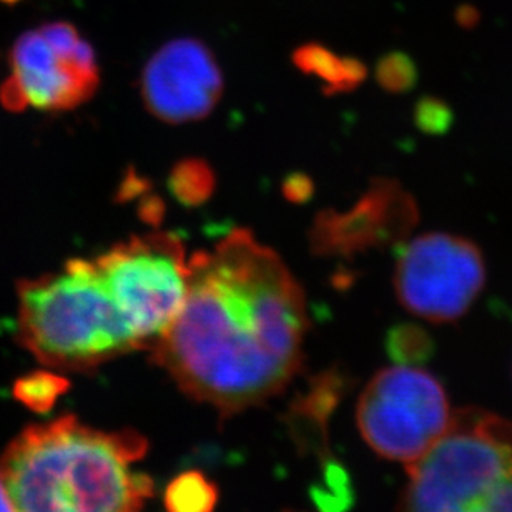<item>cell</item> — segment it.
I'll list each match as a JSON object with an SVG mask.
<instances>
[{
	"label": "cell",
	"mask_w": 512,
	"mask_h": 512,
	"mask_svg": "<svg viewBox=\"0 0 512 512\" xmlns=\"http://www.w3.org/2000/svg\"><path fill=\"white\" fill-rule=\"evenodd\" d=\"M0 2H4V4H15V2H20V0H0Z\"/></svg>",
	"instance_id": "44dd1931"
},
{
	"label": "cell",
	"mask_w": 512,
	"mask_h": 512,
	"mask_svg": "<svg viewBox=\"0 0 512 512\" xmlns=\"http://www.w3.org/2000/svg\"><path fill=\"white\" fill-rule=\"evenodd\" d=\"M444 114H446V110L443 109V105L428 100L424 107H419V122L426 125L428 130H441L443 125L448 122Z\"/></svg>",
	"instance_id": "d6986e66"
},
{
	"label": "cell",
	"mask_w": 512,
	"mask_h": 512,
	"mask_svg": "<svg viewBox=\"0 0 512 512\" xmlns=\"http://www.w3.org/2000/svg\"><path fill=\"white\" fill-rule=\"evenodd\" d=\"M486 285L483 252L468 238L424 233L399 250L394 290L413 315L431 323L463 318Z\"/></svg>",
	"instance_id": "52a82bcc"
},
{
	"label": "cell",
	"mask_w": 512,
	"mask_h": 512,
	"mask_svg": "<svg viewBox=\"0 0 512 512\" xmlns=\"http://www.w3.org/2000/svg\"><path fill=\"white\" fill-rule=\"evenodd\" d=\"M431 341L423 330L416 326H398L389 335V353L394 360L409 363L428 358Z\"/></svg>",
	"instance_id": "9a60e30c"
},
{
	"label": "cell",
	"mask_w": 512,
	"mask_h": 512,
	"mask_svg": "<svg viewBox=\"0 0 512 512\" xmlns=\"http://www.w3.org/2000/svg\"><path fill=\"white\" fill-rule=\"evenodd\" d=\"M140 92L155 119L175 125L197 122L205 119L222 97V70L200 40H172L148 60Z\"/></svg>",
	"instance_id": "ba28073f"
},
{
	"label": "cell",
	"mask_w": 512,
	"mask_h": 512,
	"mask_svg": "<svg viewBox=\"0 0 512 512\" xmlns=\"http://www.w3.org/2000/svg\"><path fill=\"white\" fill-rule=\"evenodd\" d=\"M295 64L336 90L353 89L365 79V67L358 60L343 59L318 44L303 45L296 50Z\"/></svg>",
	"instance_id": "8fae6325"
},
{
	"label": "cell",
	"mask_w": 512,
	"mask_h": 512,
	"mask_svg": "<svg viewBox=\"0 0 512 512\" xmlns=\"http://www.w3.org/2000/svg\"><path fill=\"white\" fill-rule=\"evenodd\" d=\"M408 476L399 512H512L511 421L461 409Z\"/></svg>",
	"instance_id": "277c9868"
},
{
	"label": "cell",
	"mask_w": 512,
	"mask_h": 512,
	"mask_svg": "<svg viewBox=\"0 0 512 512\" xmlns=\"http://www.w3.org/2000/svg\"><path fill=\"white\" fill-rule=\"evenodd\" d=\"M20 343L45 366L94 370L142 348L94 260L19 283Z\"/></svg>",
	"instance_id": "3957f363"
},
{
	"label": "cell",
	"mask_w": 512,
	"mask_h": 512,
	"mask_svg": "<svg viewBox=\"0 0 512 512\" xmlns=\"http://www.w3.org/2000/svg\"><path fill=\"white\" fill-rule=\"evenodd\" d=\"M147 439L62 416L24 429L0 459L15 512H142L152 481L133 464Z\"/></svg>",
	"instance_id": "7a4b0ae2"
},
{
	"label": "cell",
	"mask_w": 512,
	"mask_h": 512,
	"mask_svg": "<svg viewBox=\"0 0 512 512\" xmlns=\"http://www.w3.org/2000/svg\"><path fill=\"white\" fill-rule=\"evenodd\" d=\"M0 512H15L14 504L10 501L4 481L0 478Z\"/></svg>",
	"instance_id": "ffe728a7"
},
{
	"label": "cell",
	"mask_w": 512,
	"mask_h": 512,
	"mask_svg": "<svg viewBox=\"0 0 512 512\" xmlns=\"http://www.w3.org/2000/svg\"><path fill=\"white\" fill-rule=\"evenodd\" d=\"M170 187L175 197L187 205H197L207 200L215 187V178L210 168L198 160L178 163L170 178Z\"/></svg>",
	"instance_id": "4fadbf2b"
},
{
	"label": "cell",
	"mask_w": 512,
	"mask_h": 512,
	"mask_svg": "<svg viewBox=\"0 0 512 512\" xmlns=\"http://www.w3.org/2000/svg\"><path fill=\"white\" fill-rule=\"evenodd\" d=\"M10 65L27 104L35 109H75L89 100L99 85L95 52L84 39L72 54L60 55L39 30H30L15 40Z\"/></svg>",
	"instance_id": "9c48e42d"
},
{
	"label": "cell",
	"mask_w": 512,
	"mask_h": 512,
	"mask_svg": "<svg viewBox=\"0 0 512 512\" xmlns=\"http://www.w3.org/2000/svg\"><path fill=\"white\" fill-rule=\"evenodd\" d=\"M142 348L168 330L190 286V260L172 233H150L119 243L94 260Z\"/></svg>",
	"instance_id": "5b68a950"
},
{
	"label": "cell",
	"mask_w": 512,
	"mask_h": 512,
	"mask_svg": "<svg viewBox=\"0 0 512 512\" xmlns=\"http://www.w3.org/2000/svg\"><path fill=\"white\" fill-rule=\"evenodd\" d=\"M39 32L44 35L50 47L60 55L72 54L80 42L79 32L74 25L67 22H50L40 27Z\"/></svg>",
	"instance_id": "e0dca14e"
},
{
	"label": "cell",
	"mask_w": 512,
	"mask_h": 512,
	"mask_svg": "<svg viewBox=\"0 0 512 512\" xmlns=\"http://www.w3.org/2000/svg\"><path fill=\"white\" fill-rule=\"evenodd\" d=\"M378 80L391 92L408 90L416 80L413 62L403 54L386 55L378 65Z\"/></svg>",
	"instance_id": "2e32d148"
},
{
	"label": "cell",
	"mask_w": 512,
	"mask_h": 512,
	"mask_svg": "<svg viewBox=\"0 0 512 512\" xmlns=\"http://www.w3.org/2000/svg\"><path fill=\"white\" fill-rule=\"evenodd\" d=\"M416 222L413 197L398 183L380 180L350 212L321 217L313 230V243L323 253L356 252L401 242Z\"/></svg>",
	"instance_id": "30bf717a"
},
{
	"label": "cell",
	"mask_w": 512,
	"mask_h": 512,
	"mask_svg": "<svg viewBox=\"0 0 512 512\" xmlns=\"http://www.w3.org/2000/svg\"><path fill=\"white\" fill-rule=\"evenodd\" d=\"M0 100H2L5 109L15 110V112L29 107L27 99H25L24 90L20 89V85L17 84V80H15L14 77H10V79L2 85Z\"/></svg>",
	"instance_id": "ac0fdd59"
},
{
	"label": "cell",
	"mask_w": 512,
	"mask_h": 512,
	"mask_svg": "<svg viewBox=\"0 0 512 512\" xmlns=\"http://www.w3.org/2000/svg\"><path fill=\"white\" fill-rule=\"evenodd\" d=\"M165 503L170 512H212L217 489L202 474L185 473L168 486Z\"/></svg>",
	"instance_id": "7c38bea8"
},
{
	"label": "cell",
	"mask_w": 512,
	"mask_h": 512,
	"mask_svg": "<svg viewBox=\"0 0 512 512\" xmlns=\"http://www.w3.org/2000/svg\"><path fill=\"white\" fill-rule=\"evenodd\" d=\"M69 383L52 373H34L15 384V396L34 409H49L55 399L64 393Z\"/></svg>",
	"instance_id": "5bb4252c"
},
{
	"label": "cell",
	"mask_w": 512,
	"mask_h": 512,
	"mask_svg": "<svg viewBox=\"0 0 512 512\" xmlns=\"http://www.w3.org/2000/svg\"><path fill=\"white\" fill-rule=\"evenodd\" d=\"M306 326L305 296L280 256L233 230L190 258L182 310L150 348L178 388L230 416L290 383Z\"/></svg>",
	"instance_id": "6da1fadb"
},
{
	"label": "cell",
	"mask_w": 512,
	"mask_h": 512,
	"mask_svg": "<svg viewBox=\"0 0 512 512\" xmlns=\"http://www.w3.org/2000/svg\"><path fill=\"white\" fill-rule=\"evenodd\" d=\"M451 416L441 383L408 365L380 371L358 404V426L366 443L384 458L406 466L438 443Z\"/></svg>",
	"instance_id": "8992f818"
}]
</instances>
